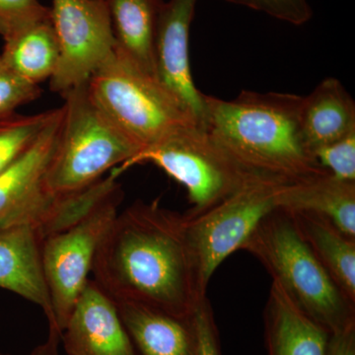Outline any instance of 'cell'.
I'll use <instances>...</instances> for the list:
<instances>
[{
    "mask_svg": "<svg viewBox=\"0 0 355 355\" xmlns=\"http://www.w3.org/2000/svg\"><path fill=\"white\" fill-rule=\"evenodd\" d=\"M69 355H137L113 299L89 279L60 335Z\"/></svg>",
    "mask_w": 355,
    "mask_h": 355,
    "instance_id": "cell-12",
    "label": "cell"
},
{
    "mask_svg": "<svg viewBox=\"0 0 355 355\" xmlns=\"http://www.w3.org/2000/svg\"><path fill=\"white\" fill-rule=\"evenodd\" d=\"M44 236L33 226L0 228V288L43 309L53 326L50 294L42 265Z\"/></svg>",
    "mask_w": 355,
    "mask_h": 355,
    "instance_id": "cell-13",
    "label": "cell"
},
{
    "mask_svg": "<svg viewBox=\"0 0 355 355\" xmlns=\"http://www.w3.org/2000/svg\"><path fill=\"white\" fill-rule=\"evenodd\" d=\"M60 343V331L55 326H50L46 342L35 347L29 355H60L58 345ZM0 355H11L0 354Z\"/></svg>",
    "mask_w": 355,
    "mask_h": 355,
    "instance_id": "cell-28",
    "label": "cell"
},
{
    "mask_svg": "<svg viewBox=\"0 0 355 355\" xmlns=\"http://www.w3.org/2000/svg\"><path fill=\"white\" fill-rule=\"evenodd\" d=\"M242 250L260 261L272 282L330 335L355 326V303L318 261L288 210L275 207L268 212Z\"/></svg>",
    "mask_w": 355,
    "mask_h": 355,
    "instance_id": "cell-3",
    "label": "cell"
},
{
    "mask_svg": "<svg viewBox=\"0 0 355 355\" xmlns=\"http://www.w3.org/2000/svg\"><path fill=\"white\" fill-rule=\"evenodd\" d=\"M327 355H355V326L347 330L331 334Z\"/></svg>",
    "mask_w": 355,
    "mask_h": 355,
    "instance_id": "cell-27",
    "label": "cell"
},
{
    "mask_svg": "<svg viewBox=\"0 0 355 355\" xmlns=\"http://www.w3.org/2000/svg\"><path fill=\"white\" fill-rule=\"evenodd\" d=\"M62 96V128L44 187L53 195L69 196L97 183L105 173L125 165L141 148L98 106L88 83Z\"/></svg>",
    "mask_w": 355,
    "mask_h": 355,
    "instance_id": "cell-4",
    "label": "cell"
},
{
    "mask_svg": "<svg viewBox=\"0 0 355 355\" xmlns=\"http://www.w3.org/2000/svg\"><path fill=\"white\" fill-rule=\"evenodd\" d=\"M116 49L132 64L156 78L154 44L165 0H107Z\"/></svg>",
    "mask_w": 355,
    "mask_h": 355,
    "instance_id": "cell-19",
    "label": "cell"
},
{
    "mask_svg": "<svg viewBox=\"0 0 355 355\" xmlns=\"http://www.w3.org/2000/svg\"><path fill=\"white\" fill-rule=\"evenodd\" d=\"M1 121H3V120H1Z\"/></svg>",
    "mask_w": 355,
    "mask_h": 355,
    "instance_id": "cell-29",
    "label": "cell"
},
{
    "mask_svg": "<svg viewBox=\"0 0 355 355\" xmlns=\"http://www.w3.org/2000/svg\"><path fill=\"white\" fill-rule=\"evenodd\" d=\"M198 0H170L159 14L154 44L156 79L205 128V94L196 87L189 58L190 30Z\"/></svg>",
    "mask_w": 355,
    "mask_h": 355,
    "instance_id": "cell-11",
    "label": "cell"
},
{
    "mask_svg": "<svg viewBox=\"0 0 355 355\" xmlns=\"http://www.w3.org/2000/svg\"><path fill=\"white\" fill-rule=\"evenodd\" d=\"M55 112L57 109L32 116L14 114L0 121V174L33 146Z\"/></svg>",
    "mask_w": 355,
    "mask_h": 355,
    "instance_id": "cell-21",
    "label": "cell"
},
{
    "mask_svg": "<svg viewBox=\"0 0 355 355\" xmlns=\"http://www.w3.org/2000/svg\"><path fill=\"white\" fill-rule=\"evenodd\" d=\"M266 355H327L328 333L272 282L263 309Z\"/></svg>",
    "mask_w": 355,
    "mask_h": 355,
    "instance_id": "cell-15",
    "label": "cell"
},
{
    "mask_svg": "<svg viewBox=\"0 0 355 355\" xmlns=\"http://www.w3.org/2000/svg\"><path fill=\"white\" fill-rule=\"evenodd\" d=\"M62 114L60 107L33 146L0 174V228L33 226L44 239L73 225L97 205L98 195L93 189L55 196L44 187Z\"/></svg>",
    "mask_w": 355,
    "mask_h": 355,
    "instance_id": "cell-5",
    "label": "cell"
},
{
    "mask_svg": "<svg viewBox=\"0 0 355 355\" xmlns=\"http://www.w3.org/2000/svg\"><path fill=\"white\" fill-rule=\"evenodd\" d=\"M94 282L113 300L153 306L191 319L198 301L184 238V216L135 202L116 214L100 242Z\"/></svg>",
    "mask_w": 355,
    "mask_h": 355,
    "instance_id": "cell-1",
    "label": "cell"
},
{
    "mask_svg": "<svg viewBox=\"0 0 355 355\" xmlns=\"http://www.w3.org/2000/svg\"><path fill=\"white\" fill-rule=\"evenodd\" d=\"M50 13L39 0H0V30Z\"/></svg>",
    "mask_w": 355,
    "mask_h": 355,
    "instance_id": "cell-26",
    "label": "cell"
},
{
    "mask_svg": "<svg viewBox=\"0 0 355 355\" xmlns=\"http://www.w3.org/2000/svg\"><path fill=\"white\" fill-rule=\"evenodd\" d=\"M50 8L60 49L51 89L64 95L89 83L116 42L107 0H53Z\"/></svg>",
    "mask_w": 355,
    "mask_h": 355,
    "instance_id": "cell-10",
    "label": "cell"
},
{
    "mask_svg": "<svg viewBox=\"0 0 355 355\" xmlns=\"http://www.w3.org/2000/svg\"><path fill=\"white\" fill-rule=\"evenodd\" d=\"M303 97L242 91L233 100L205 95V128L251 176L277 186L328 173L306 146L301 130Z\"/></svg>",
    "mask_w": 355,
    "mask_h": 355,
    "instance_id": "cell-2",
    "label": "cell"
},
{
    "mask_svg": "<svg viewBox=\"0 0 355 355\" xmlns=\"http://www.w3.org/2000/svg\"><path fill=\"white\" fill-rule=\"evenodd\" d=\"M314 156L319 164L334 176L355 182V130L317 149Z\"/></svg>",
    "mask_w": 355,
    "mask_h": 355,
    "instance_id": "cell-23",
    "label": "cell"
},
{
    "mask_svg": "<svg viewBox=\"0 0 355 355\" xmlns=\"http://www.w3.org/2000/svg\"><path fill=\"white\" fill-rule=\"evenodd\" d=\"M41 94L38 84L16 73L0 55V121L14 116L16 109L35 101Z\"/></svg>",
    "mask_w": 355,
    "mask_h": 355,
    "instance_id": "cell-22",
    "label": "cell"
},
{
    "mask_svg": "<svg viewBox=\"0 0 355 355\" xmlns=\"http://www.w3.org/2000/svg\"><path fill=\"white\" fill-rule=\"evenodd\" d=\"M142 163H153L183 184L191 205L188 214H200L246 184L260 181L240 167L209 130L198 123L180 128L146 147L114 172L120 176Z\"/></svg>",
    "mask_w": 355,
    "mask_h": 355,
    "instance_id": "cell-7",
    "label": "cell"
},
{
    "mask_svg": "<svg viewBox=\"0 0 355 355\" xmlns=\"http://www.w3.org/2000/svg\"><path fill=\"white\" fill-rule=\"evenodd\" d=\"M123 197L120 187L73 225L44 239L42 265L53 326L60 335L88 282L98 247L119 214Z\"/></svg>",
    "mask_w": 355,
    "mask_h": 355,
    "instance_id": "cell-9",
    "label": "cell"
},
{
    "mask_svg": "<svg viewBox=\"0 0 355 355\" xmlns=\"http://www.w3.org/2000/svg\"><path fill=\"white\" fill-rule=\"evenodd\" d=\"M88 89L98 106L141 150L180 128L198 123L157 79L116 49L91 77Z\"/></svg>",
    "mask_w": 355,
    "mask_h": 355,
    "instance_id": "cell-6",
    "label": "cell"
},
{
    "mask_svg": "<svg viewBox=\"0 0 355 355\" xmlns=\"http://www.w3.org/2000/svg\"><path fill=\"white\" fill-rule=\"evenodd\" d=\"M193 318L198 334V355H221L218 329L207 296L198 301Z\"/></svg>",
    "mask_w": 355,
    "mask_h": 355,
    "instance_id": "cell-25",
    "label": "cell"
},
{
    "mask_svg": "<svg viewBox=\"0 0 355 355\" xmlns=\"http://www.w3.org/2000/svg\"><path fill=\"white\" fill-rule=\"evenodd\" d=\"M275 207L320 214L349 237L355 238V182L331 173L300 183L277 187Z\"/></svg>",
    "mask_w": 355,
    "mask_h": 355,
    "instance_id": "cell-16",
    "label": "cell"
},
{
    "mask_svg": "<svg viewBox=\"0 0 355 355\" xmlns=\"http://www.w3.org/2000/svg\"><path fill=\"white\" fill-rule=\"evenodd\" d=\"M139 355H198L195 318L184 319L153 306L114 300Z\"/></svg>",
    "mask_w": 355,
    "mask_h": 355,
    "instance_id": "cell-14",
    "label": "cell"
},
{
    "mask_svg": "<svg viewBox=\"0 0 355 355\" xmlns=\"http://www.w3.org/2000/svg\"><path fill=\"white\" fill-rule=\"evenodd\" d=\"M277 187L252 182L200 214H183L184 238L198 299L207 296L210 279L219 266L242 250L261 219L275 209Z\"/></svg>",
    "mask_w": 355,
    "mask_h": 355,
    "instance_id": "cell-8",
    "label": "cell"
},
{
    "mask_svg": "<svg viewBox=\"0 0 355 355\" xmlns=\"http://www.w3.org/2000/svg\"><path fill=\"white\" fill-rule=\"evenodd\" d=\"M300 123L306 146L314 154L354 132V99L340 80L326 78L303 97Z\"/></svg>",
    "mask_w": 355,
    "mask_h": 355,
    "instance_id": "cell-18",
    "label": "cell"
},
{
    "mask_svg": "<svg viewBox=\"0 0 355 355\" xmlns=\"http://www.w3.org/2000/svg\"><path fill=\"white\" fill-rule=\"evenodd\" d=\"M289 211V210H288ZM301 237L350 301L355 303V238L320 214L289 211Z\"/></svg>",
    "mask_w": 355,
    "mask_h": 355,
    "instance_id": "cell-20",
    "label": "cell"
},
{
    "mask_svg": "<svg viewBox=\"0 0 355 355\" xmlns=\"http://www.w3.org/2000/svg\"><path fill=\"white\" fill-rule=\"evenodd\" d=\"M260 11L275 19L299 26L312 18L313 10L308 0H225Z\"/></svg>",
    "mask_w": 355,
    "mask_h": 355,
    "instance_id": "cell-24",
    "label": "cell"
},
{
    "mask_svg": "<svg viewBox=\"0 0 355 355\" xmlns=\"http://www.w3.org/2000/svg\"><path fill=\"white\" fill-rule=\"evenodd\" d=\"M2 60L30 83L51 79L57 69L60 49L51 13L0 30Z\"/></svg>",
    "mask_w": 355,
    "mask_h": 355,
    "instance_id": "cell-17",
    "label": "cell"
}]
</instances>
